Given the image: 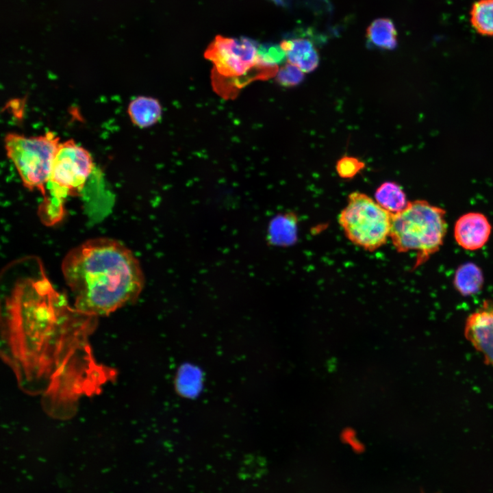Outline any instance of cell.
<instances>
[{"label":"cell","instance_id":"1","mask_svg":"<svg viewBox=\"0 0 493 493\" xmlns=\"http://www.w3.org/2000/svg\"><path fill=\"white\" fill-rule=\"evenodd\" d=\"M10 285L1 307V357L48 415L70 418L82 399L99 394L116 377L93 354L97 318L72 307L40 263Z\"/></svg>","mask_w":493,"mask_h":493},{"label":"cell","instance_id":"2","mask_svg":"<svg viewBox=\"0 0 493 493\" xmlns=\"http://www.w3.org/2000/svg\"><path fill=\"white\" fill-rule=\"evenodd\" d=\"M62 271L75 308L96 318L136 300L144 286L134 255L108 238L89 240L73 248L65 256Z\"/></svg>","mask_w":493,"mask_h":493},{"label":"cell","instance_id":"3","mask_svg":"<svg viewBox=\"0 0 493 493\" xmlns=\"http://www.w3.org/2000/svg\"><path fill=\"white\" fill-rule=\"evenodd\" d=\"M446 212L424 200L409 201L392 214L390 238L398 252L416 251V266L442 246L447 229Z\"/></svg>","mask_w":493,"mask_h":493},{"label":"cell","instance_id":"4","mask_svg":"<svg viewBox=\"0 0 493 493\" xmlns=\"http://www.w3.org/2000/svg\"><path fill=\"white\" fill-rule=\"evenodd\" d=\"M93 167L92 156L86 149L73 140L60 142L39 206L43 223L52 225L62 218L66 199L82 190Z\"/></svg>","mask_w":493,"mask_h":493},{"label":"cell","instance_id":"5","mask_svg":"<svg viewBox=\"0 0 493 493\" xmlns=\"http://www.w3.org/2000/svg\"><path fill=\"white\" fill-rule=\"evenodd\" d=\"M392 214L367 194L353 192L349 195L338 220L352 243L374 251L390 238Z\"/></svg>","mask_w":493,"mask_h":493},{"label":"cell","instance_id":"6","mask_svg":"<svg viewBox=\"0 0 493 493\" xmlns=\"http://www.w3.org/2000/svg\"><path fill=\"white\" fill-rule=\"evenodd\" d=\"M4 142L7 156L15 166L24 186L38 190L43 195L60 138L52 131L29 137L8 133Z\"/></svg>","mask_w":493,"mask_h":493},{"label":"cell","instance_id":"7","mask_svg":"<svg viewBox=\"0 0 493 493\" xmlns=\"http://www.w3.org/2000/svg\"><path fill=\"white\" fill-rule=\"evenodd\" d=\"M257 45L246 38H231L217 36L205 52V57L212 61L220 76L240 77L253 67L276 73L260 67L257 63Z\"/></svg>","mask_w":493,"mask_h":493},{"label":"cell","instance_id":"8","mask_svg":"<svg viewBox=\"0 0 493 493\" xmlns=\"http://www.w3.org/2000/svg\"><path fill=\"white\" fill-rule=\"evenodd\" d=\"M464 334L493 367V301H484L480 309L467 318Z\"/></svg>","mask_w":493,"mask_h":493},{"label":"cell","instance_id":"9","mask_svg":"<svg viewBox=\"0 0 493 493\" xmlns=\"http://www.w3.org/2000/svg\"><path fill=\"white\" fill-rule=\"evenodd\" d=\"M491 230V225L485 215L472 212L457 219L454 227V237L461 247L474 251L486 244Z\"/></svg>","mask_w":493,"mask_h":493},{"label":"cell","instance_id":"10","mask_svg":"<svg viewBox=\"0 0 493 493\" xmlns=\"http://www.w3.org/2000/svg\"><path fill=\"white\" fill-rule=\"evenodd\" d=\"M279 45L286 53L288 62L299 67L303 73L312 72L318 67L319 55L309 40H283Z\"/></svg>","mask_w":493,"mask_h":493},{"label":"cell","instance_id":"11","mask_svg":"<svg viewBox=\"0 0 493 493\" xmlns=\"http://www.w3.org/2000/svg\"><path fill=\"white\" fill-rule=\"evenodd\" d=\"M127 112L134 125L144 128L155 124L160 119L162 107L157 99L140 96L129 103Z\"/></svg>","mask_w":493,"mask_h":493},{"label":"cell","instance_id":"12","mask_svg":"<svg viewBox=\"0 0 493 493\" xmlns=\"http://www.w3.org/2000/svg\"><path fill=\"white\" fill-rule=\"evenodd\" d=\"M366 36L372 45L380 49L392 50L397 46L396 30L389 18L372 21L367 28Z\"/></svg>","mask_w":493,"mask_h":493},{"label":"cell","instance_id":"13","mask_svg":"<svg viewBox=\"0 0 493 493\" xmlns=\"http://www.w3.org/2000/svg\"><path fill=\"white\" fill-rule=\"evenodd\" d=\"M483 283L481 270L474 263L461 265L455 272L454 285L463 296H470L479 292Z\"/></svg>","mask_w":493,"mask_h":493},{"label":"cell","instance_id":"14","mask_svg":"<svg viewBox=\"0 0 493 493\" xmlns=\"http://www.w3.org/2000/svg\"><path fill=\"white\" fill-rule=\"evenodd\" d=\"M375 200L392 214L403 210L409 202L401 187L392 181H385L377 188Z\"/></svg>","mask_w":493,"mask_h":493},{"label":"cell","instance_id":"15","mask_svg":"<svg viewBox=\"0 0 493 493\" xmlns=\"http://www.w3.org/2000/svg\"><path fill=\"white\" fill-rule=\"evenodd\" d=\"M470 22L477 33L493 36V0H479L472 6Z\"/></svg>","mask_w":493,"mask_h":493},{"label":"cell","instance_id":"16","mask_svg":"<svg viewBox=\"0 0 493 493\" xmlns=\"http://www.w3.org/2000/svg\"><path fill=\"white\" fill-rule=\"evenodd\" d=\"M286 59V53L280 45L264 44L257 47V63L262 68L278 70Z\"/></svg>","mask_w":493,"mask_h":493},{"label":"cell","instance_id":"17","mask_svg":"<svg viewBox=\"0 0 493 493\" xmlns=\"http://www.w3.org/2000/svg\"><path fill=\"white\" fill-rule=\"evenodd\" d=\"M288 216H279L270 224L268 228V240L273 244H285L291 240V220Z\"/></svg>","mask_w":493,"mask_h":493},{"label":"cell","instance_id":"18","mask_svg":"<svg viewBox=\"0 0 493 493\" xmlns=\"http://www.w3.org/2000/svg\"><path fill=\"white\" fill-rule=\"evenodd\" d=\"M275 77L280 86L290 88L300 84L305 75L299 67L288 62L278 69Z\"/></svg>","mask_w":493,"mask_h":493},{"label":"cell","instance_id":"19","mask_svg":"<svg viewBox=\"0 0 493 493\" xmlns=\"http://www.w3.org/2000/svg\"><path fill=\"white\" fill-rule=\"evenodd\" d=\"M365 166V163L359 158L346 155L337 161L336 169L341 178L352 179Z\"/></svg>","mask_w":493,"mask_h":493}]
</instances>
